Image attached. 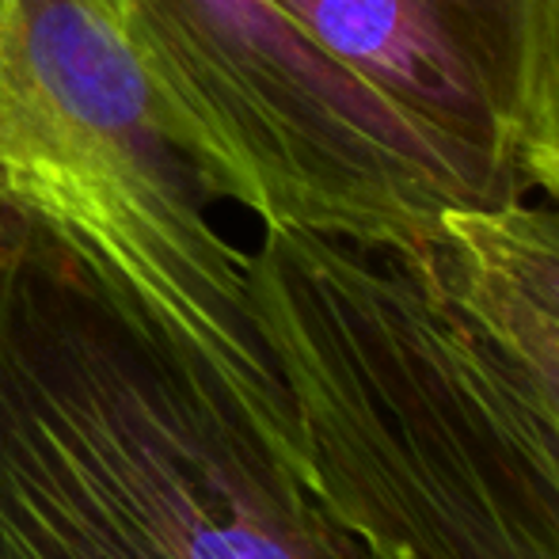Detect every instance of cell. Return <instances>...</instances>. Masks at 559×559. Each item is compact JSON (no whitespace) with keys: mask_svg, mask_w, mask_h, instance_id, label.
<instances>
[{"mask_svg":"<svg viewBox=\"0 0 559 559\" xmlns=\"http://www.w3.org/2000/svg\"><path fill=\"white\" fill-rule=\"evenodd\" d=\"M442 243L559 332V206L522 199L499 210H449Z\"/></svg>","mask_w":559,"mask_h":559,"instance_id":"cell-6","label":"cell"},{"mask_svg":"<svg viewBox=\"0 0 559 559\" xmlns=\"http://www.w3.org/2000/svg\"><path fill=\"white\" fill-rule=\"evenodd\" d=\"M214 202L99 0H0V206L76 236L305 453L248 251L210 222Z\"/></svg>","mask_w":559,"mask_h":559,"instance_id":"cell-3","label":"cell"},{"mask_svg":"<svg viewBox=\"0 0 559 559\" xmlns=\"http://www.w3.org/2000/svg\"><path fill=\"white\" fill-rule=\"evenodd\" d=\"M427 266L435 271L438 286L453 297L456 309L468 320H476L479 332L491 338L499 350H507L510 358L522 366V373L545 392L548 404L559 412V332L556 328L548 324V320H540L525 301H518L502 282H495L491 274L464 263L445 243L438 248L435 259H427Z\"/></svg>","mask_w":559,"mask_h":559,"instance_id":"cell-7","label":"cell"},{"mask_svg":"<svg viewBox=\"0 0 559 559\" xmlns=\"http://www.w3.org/2000/svg\"><path fill=\"white\" fill-rule=\"evenodd\" d=\"M217 202L404 263L449 210H491L461 160L278 0H99Z\"/></svg>","mask_w":559,"mask_h":559,"instance_id":"cell-4","label":"cell"},{"mask_svg":"<svg viewBox=\"0 0 559 559\" xmlns=\"http://www.w3.org/2000/svg\"><path fill=\"white\" fill-rule=\"evenodd\" d=\"M263 338L309 484L381 559H559V412L427 263L263 225Z\"/></svg>","mask_w":559,"mask_h":559,"instance_id":"cell-2","label":"cell"},{"mask_svg":"<svg viewBox=\"0 0 559 559\" xmlns=\"http://www.w3.org/2000/svg\"><path fill=\"white\" fill-rule=\"evenodd\" d=\"M328 53L468 168L487 206L525 199L518 133L545 0H278Z\"/></svg>","mask_w":559,"mask_h":559,"instance_id":"cell-5","label":"cell"},{"mask_svg":"<svg viewBox=\"0 0 559 559\" xmlns=\"http://www.w3.org/2000/svg\"><path fill=\"white\" fill-rule=\"evenodd\" d=\"M518 171L525 187H537L559 206V0L540 4L537 61L518 133Z\"/></svg>","mask_w":559,"mask_h":559,"instance_id":"cell-8","label":"cell"},{"mask_svg":"<svg viewBox=\"0 0 559 559\" xmlns=\"http://www.w3.org/2000/svg\"><path fill=\"white\" fill-rule=\"evenodd\" d=\"M0 559H381L202 350L0 206Z\"/></svg>","mask_w":559,"mask_h":559,"instance_id":"cell-1","label":"cell"}]
</instances>
